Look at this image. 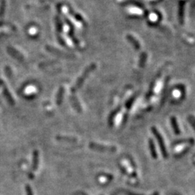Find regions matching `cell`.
Masks as SVG:
<instances>
[{"instance_id": "obj_7", "label": "cell", "mask_w": 195, "mask_h": 195, "mask_svg": "<svg viewBox=\"0 0 195 195\" xmlns=\"http://www.w3.org/2000/svg\"><path fill=\"white\" fill-rule=\"evenodd\" d=\"M25 191H26V194H27V195H33L31 188H30V185H28V184H27V185L25 186Z\"/></svg>"}, {"instance_id": "obj_6", "label": "cell", "mask_w": 195, "mask_h": 195, "mask_svg": "<svg viewBox=\"0 0 195 195\" xmlns=\"http://www.w3.org/2000/svg\"><path fill=\"white\" fill-rule=\"evenodd\" d=\"M171 124H172V127L173 128V129H174L175 133L176 134H179L180 130H179V126H178L177 124L176 120V119L174 118V117H172V118H171Z\"/></svg>"}, {"instance_id": "obj_4", "label": "cell", "mask_w": 195, "mask_h": 195, "mask_svg": "<svg viewBox=\"0 0 195 195\" xmlns=\"http://www.w3.org/2000/svg\"><path fill=\"white\" fill-rule=\"evenodd\" d=\"M56 140L58 141H64V142H77V139L73 136H57Z\"/></svg>"}, {"instance_id": "obj_2", "label": "cell", "mask_w": 195, "mask_h": 195, "mask_svg": "<svg viewBox=\"0 0 195 195\" xmlns=\"http://www.w3.org/2000/svg\"><path fill=\"white\" fill-rule=\"evenodd\" d=\"M152 131H153V133L155 134V136H156V138H157L158 144H159L160 147V150H161V151H162V155H163V157L165 158H166L167 157H168V154H167V152H166V147H165L163 140H162V138L161 135H160V133H158V132L157 131V129H156L155 127L152 128Z\"/></svg>"}, {"instance_id": "obj_5", "label": "cell", "mask_w": 195, "mask_h": 195, "mask_svg": "<svg viewBox=\"0 0 195 195\" xmlns=\"http://www.w3.org/2000/svg\"><path fill=\"white\" fill-rule=\"evenodd\" d=\"M149 145H150V149L152 156H153V158L156 159L157 158V154H156L155 148V145H154V142L152 139H150L149 140Z\"/></svg>"}, {"instance_id": "obj_3", "label": "cell", "mask_w": 195, "mask_h": 195, "mask_svg": "<svg viewBox=\"0 0 195 195\" xmlns=\"http://www.w3.org/2000/svg\"><path fill=\"white\" fill-rule=\"evenodd\" d=\"M32 170L36 171L38 167L39 162V153L38 150H34L33 155H32Z\"/></svg>"}, {"instance_id": "obj_1", "label": "cell", "mask_w": 195, "mask_h": 195, "mask_svg": "<svg viewBox=\"0 0 195 195\" xmlns=\"http://www.w3.org/2000/svg\"><path fill=\"white\" fill-rule=\"evenodd\" d=\"M89 147L94 150L98 151H102V152H114L116 151V148L115 147L113 146H106V145H103L98 144V143H93L91 142L89 144Z\"/></svg>"}]
</instances>
